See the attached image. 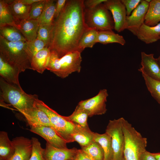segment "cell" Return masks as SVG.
Segmentation results:
<instances>
[{"label":"cell","instance_id":"obj_22","mask_svg":"<svg viewBox=\"0 0 160 160\" xmlns=\"http://www.w3.org/2000/svg\"><path fill=\"white\" fill-rule=\"evenodd\" d=\"M94 133L89 127H82L76 124L72 136L74 141L78 143L81 147L88 145L93 140Z\"/></svg>","mask_w":160,"mask_h":160},{"label":"cell","instance_id":"obj_33","mask_svg":"<svg viewBox=\"0 0 160 160\" xmlns=\"http://www.w3.org/2000/svg\"><path fill=\"white\" fill-rule=\"evenodd\" d=\"M81 148L84 152L94 160H103V150L97 142L93 140L88 145Z\"/></svg>","mask_w":160,"mask_h":160},{"label":"cell","instance_id":"obj_17","mask_svg":"<svg viewBox=\"0 0 160 160\" xmlns=\"http://www.w3.org/2000/svg\"><path fill=\"white\" fill-rule=\"evenodd\" d=\"M136 36L138 39L147 44L157 41L160 39V23L153 26L144 23Z\"/></svg>","mask_w":160,"mask_h":160},{"label":"cell","instance_id":"obj_14","mask_svg":"<svg viewBox=\"0 0 160 160\" xmlns=\"http://www.w3.org/2000/svg\"><path fill=\"white\" fill-rule=\"evenodd\" d=\"M77 148H58L47 143L45 149V160H73L76 159Z\"/></svg>","mask_w":160,"mask_h":160},{"label":"cell","instance_id":"obj_23","mask_svg":"<svg viewBox=\"0 0 160 160\" xmlns=\"http://www.w3.org/2000/svg\"><path fill=\"white\" fill-rule=\"evenodd\" d=\"M56 1L53 0H47L43 10L37 19L40 26L52 25L55 20Z\"/></svg>","mask_w":160,"mask_h":160},{"label":"cell","instance_id":"obj_9","mask_svg":"<svg viewBox=\"0 0 160 160\" xmlns=\"http://www.w3.org/2000/svg\"><path fill=\"white\" fill-rule=\"evenodd\" d=\"M81 53L78 51L69 52L60 58V68L57 76L64 78L73 73L80 72L82 61Z\"/></svg>","mask_w":160,"mask_h":160},{"label":"cell","instance_id":"obj_41","mask_svg":"<svg viewBox=\"0 0 160 160\" xmlns=\"http://www.w3.org/2000/svg\"><path fill=\"white\" fill-rule=\"evenodd\" d=\"M67 0H58L56 1L55 19L57 18L64 8Z\"/></svg>","mask_w":160,"mask_h":160},{"label":"cell","instance_id":"obj_11","mask_svg":"<svg viewBox=\"0 0 160 160\" xmlns=\"http://www.w3.org/2000/svg\"><path fill=\"white\" fill-rule=\"evenodd\" d=\"M150 3L141 0L137 7L126 18V29L136 36L140 28L144 23L145 18Z\"/></svg>","mask_w":160,"mask_h":160},{"label":"cell","instance_id":"obj_40","mask_svg":"<svg viewBox=\"0 0 160 160\" xmlns=\"http://www.w3.org/2000/svg\"><path fill=\"white\" fill-rule=\"evenodd\" d=\"M107 0H87L84 1L85 8L92 9L95 8L101 3H104Z\"/></svg>","mask_w":160,"mask_h":160},{"label":"cell","instance_id":"obj_2","mask_svg":"<svg viewBox=\"0 0 160 160\" xmlns=\"http://www.w3.org/2000/svg\"><path fill=\"white\" fill-rule=\"evenodd\" d=\"M0 96L3 100L16 109L23 115L32 109L38 99L36 95L29 94L19 86L10 84L0 78Z\"/></svg>","mask_w":160,"mask_h":160},{"label":"cell","instance_id":"obj_3","mask_svg":"<svg viewBox=\"0 0 160 160\" xmlns=\"http://www.w3.org/2000/svg\"><path fill=\"white\" fill-rule=\"evenodd\" d=\"M25 42H9L0 36V56L20 73L32 69L31 60L24 48Z\"/></svg>","mask_w":160,"mask_h":160},{"label":"cell","instance_id":"obj_1","mask_svg":"<svg viewBox=\"0 0 160 160\" xmlns=\"http://www.w3.org/2000/svg\"><path fill=\"white\" fill-rule=\"evenodd\" d=\"M84 1L67 0L63 9L54 20L48 47L50 51L56 52L60 58L69 52H80V39L89 28L85 22Z\"/></svg>","mask_w":160,"mask_h":160},{"label":"cell","instance_id":"obj_34","mask_svg":"<svg viewBox=\"0 0 160 160\" xmlns=\"http://www.w3.org/2000/svg\"><path fill=\"white\" fill-rule=\"evenodd\" d=\"M46 47V44L38 39L32 41L25 42L24 45L25 51L31 60L33 56Z\"/></svg>","mask_w":160,"mask_h":160},{"label":"cell","instance_id":"obj_4","mask_svg":"<svg viewBox=\"0 0 160 160\" xmlns=\"http://www.w3.org/2000/svg\"><path fill=\"white\" fill-rule=\"evenodd\" d=\"M122 125L125 140L124 160H140L142 154L146 151L147 139L123 117Z\"/></svg>","mask_w":160,"mask_h":160},{"label":"cell","instance_id":"obj_32","mask_svg":"<svg viewBox=\"0 0 160 160\" xmlns=\"http://www.w3.org/2000/svg\"><path fill=\"white\" fill-rule=\"evenodd\" d=\"M140 71L142 73L148 90L153 97L160 105V81L151 79L142 71Z\"/></svg>","mask_w":160,"mask_h":160},{"label":"cell","instance_id":"obj_21","mask_svg":"<svg viewBox=\"0 0 160 160\" xmlns=\"http://www.w3.org/2000/svg\"><path fill=\"white\" fill-rule=\"evenodd\" d=\"M20 73L0 56V75L7 83L20 86L19 81Z\"/></svg>","mask_w":160,"mask_h":160},{"label":"cell","instance_id":"obj_36","mask_svg":"<svg viewBox=\"0 0 160 160\" xmlns=\"http://www.w3.org/2000/svg\"><path fill=\"white\" fill-rule=\"evenodd\" d=\"M50 58L47 69L57 75L60 68V58L55 51H50Z\"/></svg>","mask_w":160,"mask_h":160},{"label":"cell","instance_id":"obj_48","mask_svg":"<svg viewBox=\"0 0 160 160\" xmlns=\"http://www.w3.org/2000/svg\"><path fill=\"white\" fill-rule=\"evenodd\" d=\"M75 160V159H74V160Z\"/></svg>","mask_w":160,"mask_h":160},{"label":"cell","instance_id":"obj_42","mask_svg":"<svg viewBox=\"0 0 160 160\" xmlns=\"http://www.w3.org/2000/svg\"><path fill=\"white\" fill-rule=\"evenodd\" d=\"M76 159L77 160H94L81 149L78 150Z\"/></svg>","mask_w":160,"mask_h":160},{"label":"cell","instance_id":"obj_30","mask_svg":"<svg viewBox=\"0 0 160 160\" xmlns=\"http://www.w3.org/2000/svg\"><path fill=\"white\" fill-rule=\"evenodd\" d=\"M0 36L9 42H27L20 31L14 26H7L0 27Z\"/></svg>","mask_w":160,"mask_h":160},{"label":"cell","instance_id":"obj_45","mask_svg":"<svg viewBox=\"0 0 160 160\" xmlns=\"http://www.w3.org/2000/svg\"><path fill=\"white\" fill-rule=\"evenodd\" d=\"M153 154L156 160H160V153H153Z\"/></svg>","mask_w":160,"mask_h":160},{"label":"cell","instance_id":"obj_29","mask_svg":"<svg viewBox=\"0 0 160 160\" xmlns=\"http://www.w3.org/2000/svg\"><path fill=\"white\" fill-rule=\"evenodd\" d=\"M97 42L104 44L116 43L124 45L126 44L124 37L113 31H99Z\"/></svg>","mask_w":160,"mask_h":160},{"label":"cell","instance_id":"obj_16","mask_svg":"<svg viewBox=\"0 0 160 160\" xmlns=\"http://www.w3.org/2000/svg\"><path fill=\"white\" fill-rule=\"evenodd\" d=\"M31 127L39 126L52 127L47 115L36 105L31 110L23 115Z\"/></svg>","mask_w":160,"mask_h":160},{"label":"cell","instance_id":"obj_7","mask_svg":"<svg viewBox=\"0 0 160 160\" xmlns=\"http://www.w3.org/2000/svg\"><path fill=\"white\" fill-rule=\"evenodd\" d=\"M122 118L109 120L105 132L111 139L113 153V160H124L125 140L122 125Z\"/></svg>","mask_w":160,"mask_h":160},{"label":"cell","instance_id":"obj_5","mask_svg":"<svg viewBox=\"0 0 160 160\" xmlns=\"http://www.w3.org/2000/svg\"><path fill=\"white\" fill-rule=\"evenodd\" d=\"M36 104L47 115L52 127L67 143L74 142L72 135L75 123L66 120L38 99L36 100Z\"/></svg>","mask_w":160,"mask_h":160},{"label":"cell","instance_id":"obj_43","mask_svg":"<svg viewBox=\"0 0 160 160\" xmlns=\"http://www.w3.org/2000/svg\"><path fill=\"white\" fill-rule=\"evenodd\" d=\"M140 160H156V159L152 153L146 151L142 154Z\"/></svg>","mask_w":160,"mask_h":160},{"label":"cell","instance_id":"obj_20","mask_svg":"<svg viewBox=\"0 0 160 160\" xmlns=\"http://www.w3.org/2000/svg\"><path fill=\"white\" fill-rule=\"evenodd\" d=\"M50 50L47 47L39 51L32 57L31 62L32 69L42 73L47 69L50 55Z\"/></svg>","mask_w":160,"mask_h":160},{"label":"cell","instance_id":"obj_31","mask_svg":"<svg viewBox=\"0 0 160 160\" xmlns=\"http://www.w3.org/2000/svg\"><path fill=\"white\" fill-rule=\"evenodd\" d=\"M63 116L66 120L79 125L82 127H89L87 121L89 117L88 113L77 106L70 115L67 116Z\"/></svg>","mask_w":160,"mask_h":160},{"label":"cell","instance_id":"obj_13","mask_svg":"<svg viewBox=\"0 0 160 160\" xmlns=\"http://www.w3.org/2000/svg\"><path fill=\"white\" fill-rule=\"evenodd\" d=\"M15 148V152L8 160H29L32 149V142L23 136L16 137L12 140Z\"/></svg>","mask_w":160,"mask_h":160},{"label":"cell","instance_id":"obj_46","mask_svg":"<svg viewBox=\"0 0 160 160\" xmlns=\"http://www.w3.org/2000/svg\"><path fill=\"white\" fill-rule=\"evenodd\" d=\"M158 61L160 66V56L157 58Z\"/></svg>","mask_w":160,"mask_h":160},{"label":"cell","instance_id":"obj_26","mask_svg":"<svg viewBox=\"0 0 160 160\" xmlns=\"http://www.w3.org/2000/svg\"><path fill=\"white\" fill-rule=\"evenodd\" d=\"M14 26L18 29L7 0H0V27Z\"/></svg>","mask_w":160,"mask_h":160},{"label":"cell","instance_id":"obj_27","mask_svg":"<svg viewBox=\"0 0 160 160\" xmlns=\"http://www.w3.org/2000/svg\"><path fill=\"white\" fill-rule=\"evenodd\" d=\"M15 148L12 141L8 137L7 133L0 132V157L8 160L13 155Z\"/></svg>","mask_w":160,"mask_h":160},{"label":"cell","instance_id":"obj_25","mask_svg":"<svg viewBox=\"0 0 160 160\" xmlns=\"http://www.w3.org/2000/svg\"><path fill=\"white\" fill-rule=\"evenodd\" d=\"M93 140L102 147L104 153L103 160H113V153L110 136L105 132L103 134L95 132Z\"/></svg>","mask_w":160,"mask_h":160},{"label":"cell","instance_id":"obj_12","mask_svg":"<svg viewBox=\"0 0 160 160\" xmlns=\"http://www.w3.org/2000/svg\"><path fill=\"white\" fill-rule=\"evenodd\" d=\"M30 131L44 138L52 146L58 148H67V142L52 127L39 126L31 127Z\"/></svg>","mask_w":160,"mask_h":160},{"label":"cell","instance_id":"obj_35","mask_svg":"<svg viewBox=\"0 0 160 160\" xmlns=\"http://www.w3.org/2000/svg\"><path fill=\"white\" fill-rule=\"evenodd\" d=\"M32 149L29 160H45V149L42 148L38 139L35 137L31 138Z\"/></svg>","mask_w":160,"mask_h":160},{"label":"cell","instance_id":"obj_19","mask_svg":"<svg viewBox=\"0 0 160 160\" xmlns=\"http://www.w3.org/2000/svg\"><path fill=\"white\" fill-rule=\"evenodd\" d=\"M39 27V23L37 19H28L20 23L18 25V29L27 41H30L37 39Z\"/></svg>","mask_w":160,"mask_h":160},{"label":"cell","instance_id":"obj_6","mask_svg":"<svg viewBox=\"0 0 160 160\" xmlns=\"http://www.w3.org/2000/svg\"><path fill=\"white\" fill-rule=\"evenodd\" d=\"M85 17L89 28H95L98 31L114 29L113 19L103 3L92 9L85 8Z\"/></svg>","mask_w":160,"mask_h":160},{"label":"cell","instance_id":"obj_37","mask_svg":"<svg viewBox=\"0 0 160 160\" xmlns=\"http://www.w3.org/2000/svg\"><path fill=\"white\" fill-rule=\"evenodd\" d=\"M47 0H40L31 5V9L28 19H37L41 14Z\"/></svg>","mask_w":160,"mask_h":160},{"label":"cell","instance_id":"obj_44","mask_svg":"<svg viewBox=\"0 0 160 160\" xmlns=\"http://www.w3.org/2000/svg\"><path fill=\"white\" fill-rule=\"evenodd\" d=\"M22 3L28 5H31L34 3L40 0H20Z\"/></svg>","mask_w":160,"mask_h":160},{"label":"cell","instance_id":"obj_18","mask_svg":"<svg viewBox=\"0 0 160 160\" xmlns=\"http://www.w3.org/2000/svg\"><path fill=\"white\" fill-rule=\"evenodd\" d=\"M7 1L15 21L18 25L21 21L28 19L31 5H25L22 3L20 0Z\"/></svg>","mask_w":160,"mask_h":160},{"label":"cell","instance_id":"obj_38","mask_svg":"<svg viewBox=\"0 0 160 160\" xmlns=\"http://www.w3.org/2000/svg\"><path fill=\"white\" fill-rule=\"evenodd\" d=\"M52 25L40 26L37 39L44 42L48 47L49 41L50 34Z\"/></svg>","mask_w":160,"mask_h":160},{"label":"cell","instance_id":"obj_15","mask_svg":"<svg viewBox=\"0 0 160 160\" xmlns=\"http://www.w3.org/2000/svg\"><path fill=\"white\" fill-rule=\"evenodd\" d=\"M141 59L142 67L138 71H143L154 80L160 81V66L157 58L154 57V54L142 52Z\"/></svg>","mask_w":160,"mask_h":160},{"label":"cell","instance_id":"obj_24","mask_svg":"<svg viewBox=\"0 0 160 160\" xmlns=\"http://www.w3.org/2000/svg\"><path fill=\"white\" fill-rule=\"evenodd\" d=\"M160 23V1L151 0L145 16L144 23L148 26H153Z\"/></svg>","mask_w":160,"mask_h":160},{"label":"cell","instance_id":"obj_28","mask_svg":"<svg viewBox=\"0 0 160 160\" xmlns=\"http://www.w3.org/2000/svg\"><path fill=\"white\" fill-rule=\"evenodd\" d=\"M99 31L96 29L88 28L84 32L80 39L79 48L81 52L85 48H92L97 43Z\"/></svg>","mask_w":160,"mask_h":160},{"label":"cell","instance_id":"obj_39","mask_svg":"<svg viewBox=\"0 0 160 160\" xmlns=\"http://www.w3.org/2000/svg\"><path fill=\"white\" fill-rule=\"evenodd\" d=\"M127 11V16L130 15L131 12L138 5L141 0H121Z\"/></svg>","mask_w":160,"mask_h":160},{"label":"cell","instance_id":"obj_47","mask_svg":"<svg viewBox=\"0 0 160 160\" xmlns=\"http://www.w3.org/2000/svg\"><path fill=\"white\" fill-rule=\"evenodd\" d=\"M75 160H77L76 159H75Z\"/></svg>","mask_w":160,"mask_h":160},{"label":"cell","instance_id":"obj_8","mask_svg":"<svg viewBox=\"0 0 160 160\" xmlns=\"http://www.w3.org/2000/svg\"><path fill=\"white\" fill-rule=\"evenodd\" d=\"M108 95L106 89H100L97 95L80 101L77 106L86 111L89 117L104 114L107 111L106 103Z\"/></svg>","mask_w":160,"mask_h":160},{"label":"cell","instance_id":"obj_10","mask_svg":"<svg viewBox=\"0 0 160 160\" xmlns=\"http://www.w3.org/2000/svg\"><path fill=\"white\" fill-rule=\"evenodd\" d=\"M103 3L112 14L114 22V29L118 32L126 29L127 11L121 1L107 0Z\"/></svg>","mask_w":160,"mask_h":160}]
</instances>
